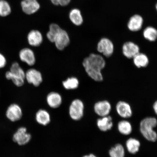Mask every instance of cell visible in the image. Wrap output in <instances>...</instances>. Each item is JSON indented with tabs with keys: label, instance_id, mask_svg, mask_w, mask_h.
Here are the masks:
<instances>
[{
	"label": "cell",
	"instance_id": "cell-1",
	"mask_svg": "<svg viewBox=\"0 0 157 157\" xmlns=\"http://www.w3.org/2000/svg\"><path fill=\"white\" fill-rule=\"evenodd\" d=\"M83 66L88 76L97 82L103 79L101 70L105 67V60L99 55L91 54L84 59Z\"/></svg>",
	"mask_w": 157,
	"mask_h": 157
},
{
	"label": "cell",
	"instance_id": "cell-2",
	"mask_svg": "<svg viewBox=\"0 0 157 157\" xmlns=\"http://www.w3.org/2000/svg\"><path fill=\"white\" fill-rule=\"evenodd\" d=\"M157 124V120L154 117H146L141 121L140 132L147 140L152 142L156 141L157 133L153 129L156 126Z\"/></svg>",
	"mask_w": 157,
	"mask_h": 157
},
{
	"label": "cell",
	"instance_id": "cell-3",
	"mask_svg": "<svg viewBox=\"0 0 157 157\" xmlns=\"http://www.w3.org/2000/svg\"><path fill=\"white\" fill-rule=\"evenodd\" d=\"M84 105L81 100L75 99L71 102L69 107L70 117L75 121L80 120L83 116Z\"/></svg>",
	"mask_w": 157,
	"mask_h": 157
},
{
	"label": "cell",
	"instance_id": "cell-4",
	"mask_svg": "<svg viewBox=\"0 0 157 157\" xmlns=\"http://www.w3.org/2000/svg\"><path fill=\"white\" fill-rule=\"evenodd\" d=\"M31 139L32 136L31 133L27 132V128L25 127L19 128L13 136V142L21 146L28 144Z\"/></svg>",
	"mask_w": 157,
	"mask_h": 157
},
{
	"label": "cell",
	"instance_id": "cell-5",
	"mask_svg": "<svg viewBox=\"0 0 157 157\" xmlns=\"http://www.w3.org/2000/svg\"><path fill=\"white\" fill-rule=\"evenodd\" d=\"M23 115L22 109L17 104H11L6 111V117L11 122H16L20 120L22 118Z\"/></svg>",
	"mask_w": 157,
	"mask_h": 157
},
{
	"label": "cell",
	"instance_id": "cell-6",
	"mask_svg": "<svg viewBox=\"0 0 157 157\" xmlns=\"http://www.w3.org/2000/svg\"><path fill=\"white\" fill-rule=\"evenodd\" d=\"M114 45L112 41L107 38H104L100 40L97 44V50L106 57H109L113 54Z\"/></svg>",
	"mask_w": 157,
	"mask_h": 157
},
{
	"label": "cell",
	"instance_id": "cell-7",
	"mask_svg": "<svg viewBox=\"0 0 157 157\" xmlns=\"http://www.w3.org/2000/svg\"><path fill=\"white\" fill-rule=\"evenodd\" d=\"M25 79L29 83L33 84L35 87H38L43 81L41 72L34 68L29 69L25 72Z\"/></svg>",
	"mask_w": 157,
	"mask_h": 157
},
{
	"label": "cell",
	"instance_id": "cell-8",
	"mask_svg": "<svg viewBox=\"0 0 157 157\" xmlns=\"http://www.w3.org/2000/svg\"><path fill=\"white\" fill-rule=\"evenodd\" d=\"M55 45L58 50L62 51L68 46L70 43V37L67 32L61 29L54 41Z\"/></svg>",
	"mask_w": 157,
	"mask_h": 157
},
{
	"label": "cell",
	"instance_id": "cell-9",
	"mask_svg": "<svg viewBox=\"0 0 157 157\" xmlns=\"http://www.w3.org/2000/svg\"><path fill=\"white\" fill-rule=\"evenodd\" d=\"M139 46L132 42H127L123 44L122 52L124 56L128 59L133 58L140 52Z\"/></svg>",
	"mask_w": 157,
	"mask_h": 157
},
{
	"label": "cell",
	"instance_id": "cell-10",
	"mask_svg": "<svg viewBox=\"0 0 157 157\" xmlns=\"http://www.w3.org/2000/svg\"><path fill=\"white\" fill-rule=\"evenodd\" d=\"M19 57L22 62L29 66H33L36 62L34 53L31 49L25 48L21 49L19 53Z\"/></svg>",
	"mask_w": 157,
	"mask_h": 157
},
{
	"label": "cell",
	"instance_id": "cell-11",
	"mask_svg": "<svg viewBox=\"0 0 157 157\" xmlns=\"http://www.w3.org/2000/svg\"><path fill=\"white\" fill-rule=\"evenodd\" d=\"M21 6L23 11L28 15L36 13L40 7L37 0H23L21 2Z\"/></svg>",
	"mask_w": 157,
	"mask_h": 157
},
{
	"label": "cell",
	"instance_id": "cell-12",
	"mask_svg": "<svg viewBox=\"0 0 157 157\" xmlns=\"http://www.w3.org/2000/svg\"><path fill=\"white\" fill-rule=\"evenodd\" d=\"M111 109L110 103L106 101H98L94 107L95 113L102 117L107 116L110 112Z\"/></svg>",
	"mask_w": 157,
	"mask_h": 157
},
{
	"label": "cell",
	"instance_id": "cell-13",
	"mask_svg": "<svg viewBox=\"0 0 157 157\" xmlns=\"http://www.w3.org/2000/svg\"><path fill=\"white\" fill-rule=\"evenodd\" d=\"M47 103L52 109H58L62 103V98L60 94L56 92L49 93L46 98Z\"/></svg>",
	"mask_w": 157,
	"mask_h": 157
},
{
	"label": "cell",
	"instance_id": "cell-14",
	"mask_svg": "<svg viewBox=\"0 0 157 157\" xmlns=\"http://www.w3.org/2000/svg\"><path fill=\"white\" fill-rule=\"evenodd\" d=\"M27 41L30 46L33 47L40 46L43 41L42 33L37 30H33L27 35Z\"/></svg>",
	"mask_w": 157,
	"mask_h": 157
},
{
	"label": "cell",
	"instance_id": "cell-15",
	"mask_svg": "<svg viewBox=\"0 0 157 157\" xmlns=\"http://www.w3.org/2000/svg\"><path fill=\"white\" fill-rule=\"evenodd\" d=\"M35 120L39 124L46 126L51 121L50 113L46 110L40 109L36 112L35 116Z\"/></svg>",
	"mask_w": 157,
	"mask_h": 157
},
{
	"label": "cell",
	"instance_id": "cell-16",
	"mask_svg": "<svg viewBox=\"0 0 157 157\" xmlns=\"http://www.w3.org/2000/svg\"><path fill=\"white\" fill-rule=\"evenodd\" d=\"M116 109L118 114L124 118H128L132 116V113L131 106L126 102H118L116 105Z\"/></svg>",
	"mask_w": 157,
	"mask_h": 157
},
{
	"label": "cell",
	"instance_id": "cell-17",
	"mask_svg": "<svg viewBox=\"0 0 157 157\" xmlns=\"http://www.w3.org/2000/svg\"><path fill=\"white\" fill-rule=\"evenodd\" d=\"M143 20L140 16L136 15L131 17L128 24V27L133 32L140 30L143 25Z\"/></svg>",
	"mask_w": 157,
	"mask_h": 157
},
{
	"label": "cell",
	"instance_id": "cell-18",
	"mask_svg": "<svg viewBox=\"0 0 157 157\" xmlns=\"http://www.w3.org/2000/svg\"><path fill=\"white\" fill-rule=\"evenodd\" d=\"M97 124L99 128L101 131H106L110 130L113 126L112 118L110 116L102 117L98 119Z\"/></svg>",
	"mask_w": 157,
	"mask_h": 157
},
{
	"label": "cell",
	"instance_id": "cell-19",
	"mask_svg": "<svg viewBox=\"0 0 157 157\" xmlns=\"http://www.w3.org/2000/svg\"><path fill=\"white\" fill-rule=\"evenodd\" d=\"M133 63L138 68L146 67L149 63V59L146 54L139 52L133 58Z\"/></svg>",
	"mask_w": 157,
	"mask_h": 157
},
{
	"label": "cell",
	"instance_id": "cell-20",
	"mask_svg": "<svg viewBox=\"0 0 157 157\" xmlns=\"http://www.w3.org/2000/svg\"><path fill=\"white\" fill-rule=\"evenodd\" d=\"M126 145L128 151L131 154H134L138 152L140 143L137 139L131 138L128 139Z\"/></svg>",
	"mask_w": 157,
	"mask_h": 157
},
{
	"label": "cell",
	"instance_id": "cell-21",
	"mask_svg": "<svg viewBox=\"0 0 157 157\" xmlns=\"http://www.w3.org/2000/svg\"><path fill=\"white\" fill-rule=\"evenodd\" d=\"M69 17L72 22L77 26L81 25L83 22V17L80 11L78 9L72 10L70 11Z\"/></svg>",
	"mask_w": 157,
	"mask_h": 157
},
{
	"label": "cell",
	"instance_id": "cell-22",
	"mask_svg": "<svg viewBox=\"0 0 157 157\" xmlns=\"http://www.w3.org/2000/svg\"><path fill=\"white\" fill-rule=\"evenodd\" d=\"M61 29L56 23L51 24L49 27V30L46 35L48 40L51 42L54 43L57 35Z\"/></svg>",
	"mask_w": 157,
	"mask_h": 157
},
{
	"label": "cell",
	"instance_id": "cell-23",
	"mask_svg": "<svg viewBox=\"0 0 157 157\" xmlns=\"http://www.w3.org/2000/svg\"><path fill=\"white\" fill-rule=\"evenodd\" d=\"M79 82L76 77L69 78L62 82V85L67 90H72L76 89L79 86Z\"/></svg>",
	"mask_w": 157,
	"mask_h": 157
},
{
	"label": "cell",
	"instance_id": "cell-24",
	"mask_svg": "<svg viewBox=\"0 0 157 157\" xmlns=\"http://www.w3.org/2000/svg\"><path fill=\"white\" fill-rule=\"evenodd\" d=\"M118 129L121 134L128 135L132 132V125L129 121H120L118 123Z\"/></svg>",
	"mask_w": 157,
	"mask_h": 157
},
{
	"label": "cell",
	"instance_id": "cell-25",
	"mask_svg": "<svg viewBox=\"0 0 157 157\" xmlns=\"http://www.w3.org/2000/svg\"><path fill=\"white\" fill-rule=\"evenodd\" d=\"M143 35L146 40L150 42H154L157 38V31L154 27H148L145 29Z\"/></svg>",
	"mask_w": 157,
	"mask_h": 157
},
{
	"label": "cell",
	"instance_id": "cell-26",
	"mask_svg": "<svg viewBox=\"0 0 157 157\" xmlns=\"http://www.w3.org/2000/svg\"><path fill=\"white\" fill-rule=\"evenodd\" d=\"M9 71L13 75L23 78L25 79V72L20 66L18 63H13L11 64Z\"/></svg>",
	"mask_w": 157,
	"mask_h": 157
},
{
	"label": "cell",
	"instance_id": "cell-27",
	"mask_svg": "<svg viewBox=\"0 0 157 157\" xmlns=\"http://www.w3.org/2000/svg\"><path fill=\"white\" fill-rule=\"evenodd\" d=\"M110 157H124V148L122 145L118 144L112 148L109 151Z\"/></svg>",
	"mask_w": 157,
	"mask_h": 157
},
{
	"label": "cell",
	"instance_id": "cell-28",
	"mask_svg": "<svg viewBox=\"0 0 157 157\" xmlns=\"http://www.w3.org/2000/svg\"><path fill=\"white\" fill-rule=\"evenodd\" d=\"M5 77L7 79L12 80L13 84L17 87H21L24 85V78L13 75L9 71L6 72Z\"/></svg>",
	"mask_w": 157,
	"mask_h": 157
},
{
	"label": "cell",
	"instance_id": "cell-29",
	"mask_svg": "<svg viewBox=\"0 0 157 157\" xmlns=\"http://www.w3.org/2000/svg\"><path fill=\"white\" fill-rule=\"evenodd\" d=\"M11 11L9 3L5 0H0V16L7 17L10 14Z\"/></svg>",
	"mask_w": 157,
	"mask_h": 157
},
{
	"label": "cell",
	"instance_id": "cell-30",
	"mask_svg": "<svg viewBox=\"0 0 157 157\" xmlns=\"http://www.w3.org/2000/svg\"><path fill=\"white\" fill-rule=\"evenodd\" d=\"M51 1L55 5H60L64 6L69 4L71 0H51Z\"/></svg>",
	"mask_w": 157,
	"mask_h": 157
},
{
	"label": "cell",
	"instance_id": "cell-31",
	"mask_svg": "<svg viewBox=\"0 0 157 157\" xmlns=\"http://www.w3.org/2000/svg\"><path fill=\"white\" fill-rule=\"evenodd\" d=\"M6 64V59L2 54L0 52V69L4 68Z\"/></svg>",
	"mask_w": 157,
	"mask_h": 157
},
{
	"label": "cell",
	"instance_id": "cell-32",
	"mask_svg": "<svg viewBox=\"0 0 157 157\" xmlns=\"http://www.w3.org/2000/svg\"><path fill=\"white\" fill-rule=\"evenodd\" d=\"M153 109H154V110L155 113L156 114L157 113V102L156 101L153 105Z\"/></svg>",
	"mask_w": 157,
	"mask_h": 157
},
{
	"label": "cell",
	"instance_id": "cell-33",
	"mask_svg": "<svg viewBox=\"0 0 157 157\" xmlns=\"http://www.w3.org/2000/svg\"><path fill=\"white\" fill-rule=\"evenodd\" d=\"M83 157H97L95 155L93 154H90L89 155H86L83 156Z\"/></svg>",
	"mask_w": 157,
	"mask_h": 157
}]
</instances>
